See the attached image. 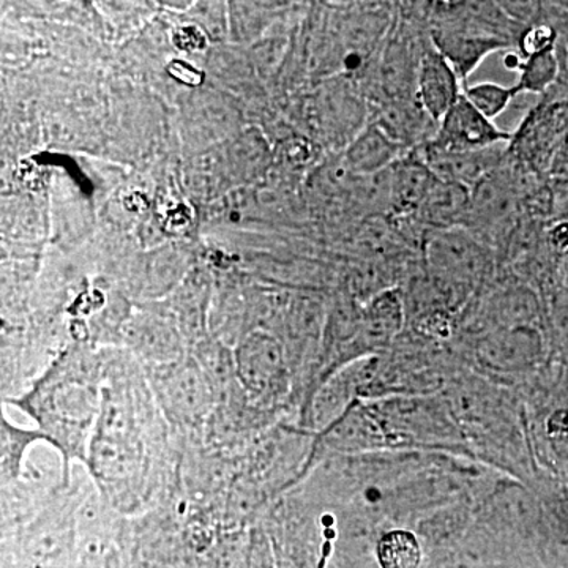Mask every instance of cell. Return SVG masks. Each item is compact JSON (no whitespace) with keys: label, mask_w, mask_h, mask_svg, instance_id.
Returning <instances> with one entry per match:
<instances>
[{"label":"cell","mask_w":568,"mask_h":568,"mask_svg":"<svg viewBox=\"0 0 568 568\" xmlns=\"http://www.w3.org/2000/svg\"><path fill=\"white\" fill-rule=\"evenodd\" d=\"M428 3V36L465 82L488 55L517 48L519 24L499 2Z\"/></svg>","instance_id":"obj_1"},{"label":"cell","mask_w":568,"mask_h":568,"mask_svg":"<svg viewBox=\"0 0 568 568\" xmlns=\"http://www.w3.org/2000/svg\"><path fill=\"white\" fill-rule=\"evenodd\" d=\"M510 140V132L489 121L463 93L437 123L436 134L426 145L447 152H474L508 144Z\"/></svg>","instance_id":"obj_2"},{"label":"cell","mask_w":568,"mask_h":568,"mask_svg":"<svg viewBox=\"0 0 568 568\" xmlns=\"http://www.w3.org/2000/svg\"><path fill=\"white\" fill-rule=\"evenodd\" d=\"M384 182L387 215L396 220H406L416 215L436 185L437 178L416 149L384 171Z\"/></svg>","instance_id":"obj_3"},{"label":"cell","mask_w":568,"mask_h":568,"mask_svg":"<svg viewBox=\"0 0 568 568\" xmlns=\"http://www.w3.org/2000/svg\"><path fill=\"white\" fill-rule=\"evenodd\" d=\"M463 88L457 71L429 40L418 59L416 77L417 100L426 114L436 123L443 121L463 95Z\"/></svg>","instance_id":"obj_4"},{"label":"cell","mask_w":568,"mask_h":568,"mask_svg":"<svg viewBox=\"0 0 568 568\" xmlns=\"http://www.w3.org/2000/svg\"><path fill=\"white\" fill-rule=\"evenodd\" d=\"M417 151L439 181L457 183L469 190L508 162V144L474 152L439 151L429 145Z\"/></svg>","instance_id":"obj_5"},{"label":"cell","mask_w":568,"mask_h":568,"mask_svg":"<svg viewBox=\"0 0 568 568\" xmlns=\"http://www.w3.org/2000/svg\"><path fill=\"white\" fill-rule=\"evenodd\" d=\"M469 209V189L437 179L436 185L426 196L424 204L410 219L436 233V231L465 227Z\"/></svg>","instance_id":"obj_6"},{"label":"cell","mask_w":568,"mask_h":568,"mask_svg":"<svg viewBox=\"0 0 568 568\" xmlns=\"http://www.w3.org/2000/svg\"><path fill=\"white\" fill-rule=\"evenodd\" d=\"M406 153L409 151L388 136L377 123H373L355 140L353 148L347 152V160L358 173L381 174Z\"/></svg>","instance_id":"obj_7"},{"label":"cell","mask_w":568,"mask_h":568,"mask_svg":"<svg viewBox=\"0 0 568 568\" xmlns=\"http://www.w3.org/2000/svg\"><path fill=\"white\" fill-rule=\"evenodd\" d=\"M463 93L481 114L487 115L489 121H495L497 115L503 114L518 97L515 85L507 88V85H500L497 82H478V84L465 85Z\"/></svg>","instance_id":"obj_8"},{"label":"cell","mask_w":568,"mask_h":568,"mask_svg":"<svg viewBox=\"0 0 568 568\" xmlns=\"http://www.w3.org/2000/svg\"><path fill=\"white\" fill-rule=\"evenodd\" d=\"M377 556L383 568H417L420 562V548L413 534L395 530L379 541Z\"/></svg>","instance_id":"obj_9"},{"label":"cell","mask_w":568,"mask_h":568,"mask_svg":"<svg viewBox=\"0 0 568 568\" xmlns=\"http://www.w3.org/2000/svg\"><path fill=\"white\" fill-rule=\"evenodd\" d=\"M555 59H552L551 50L525 59L521 70H519V80L515 84L518 95L523 92L537 93L544 91L555 77Z\"/></svg>","instance_id":"obj_10"},{"label":"cell","mask_w":568,"mask_h":568,"mask_svg":"<svg viewBox=\"0 0 568 568\" xmlns=\"http://www.w3.org/2000/svg\"><path fill=\"white\" fill-rule=\"evenodd\" d=\"M555 40L556 32L551 26L532 24L521 32L517 44L518 52L523 55V59L532 58V55L552 50Z\"/></svg>","instance_id":"obj_11"},{"label":"cell","mask_w":568,"mask_h":568,"mask_svg":"<svg viewBox=\"0 0 568 568\" xmlns=\"http://www.w3.org/2000/svg\"><path fill=\"white\" fill-rule=\"evenodd\" d=\"M549 244L559 252L568 250V223H559L549 231Z\"/></svg>","instance_id":"obj_12"},{"label":"cell","mask_w":568,"mask_h":568,"mask_svg":"<svg viewBox=\"0 0 568 568\" xmlns=\"http://www.w3.org/2000/svg\"><path fill=\"white\" fill-rule=\"evenodd\" d=\"M523 62H525V59H523V55L517 51L510 50L504 55V67H506L507 70L519 71L521 70Z\"/></svg>","instance_id":"obj_13"}]
</instances>
